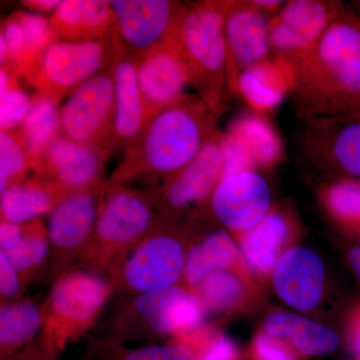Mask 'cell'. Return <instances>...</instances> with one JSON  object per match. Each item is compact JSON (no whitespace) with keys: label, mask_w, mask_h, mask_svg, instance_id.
<instances>
[{"label":"cell","mask_w":360,"mask_h":360,"mask_svg":"<svg viewBox=\"0 0 360 360\" xmlns=\"http://www.w3.org/2000/svg\"><path fill=\"white\" fill-rule=\"evenodd\" d=\"M112 54V32L92 41L52 42L28 84L59 103L108 68Z\"/></svg>","instance_id":"cell-9"},{"label":"cell","mask_w":360,"mask_h":360,"mask_svg":"<svg viewBox=\"0 0 360 360\" xmlns=\"http://www.w3.org/2000/svg\"><path fill=\"white\" fill-rule=\"evenodd\" d=\"M236 243L226 231H215L196 241L187 252L182 281L193 290L212 274L231 270L238 262Z\"/></svg>","instance_id":"cell-26"},{"label":"cell","mask_w":360,"mask_h":360,"mask_svg":"<svg viewBox=\"0 0 360 360\" xmlns=\"http://www.w3.org/2000/svg\"><path fill=\"white\" fill-rule=\"evenodd\" d=\"M137 77L148 120L186 96L191 86L184 59L170 39L139 56Z\"/></svg>","instance_id":"cell-18"},{"label":"cell","mask_w":360,"mask_h":360,"mask_svg":"<svg viewBox=\"0 0 360 360\" xmlns=\"http://www.w3.org/2000/svg\"><path fill=\"white\" fill-rule=\"evenodd\" d=\"M349 6L352 7V11H354L357 15L360 16V0L350 2Z\"/></svg>","instance_id":"cell-44"},{"label":"cell","mask_w":360,"mask_h":360,"mask_svg":"<svg viewBox=\"0 0 360 360\" xmlns=\"http://www.w3.org/2000/svg\"><path fill=\"white\" fill-rule=\"evenodd\" d=\"M115 30L123 44L142 56L169 39L184 4L170 0H112Z\"/></svg>","instance_id":"cell-16"},{"label":"cell","mask_w":360,"mask_h":360,"mask_svg":"<svg viewBox=\"0 0 360 360\" xmlns=\"http://www.w3.org/2000/svg\"><path fill=\"white\" fill-rule=\"evenodd\" d=\"M105 184L68 198L49 214V272L53 283L78 269L96 229Z\"/></svg>","instance_id":"cell-10"},{"label":"cell","mask_w":360,"mask_h":360,"mask_svg":"<svg viewBox=\"0 0 360 360\" xmlns=\"http://www.w3.org/2000/svg\"><path fill=\"white\" fill-rule=\"evenodd\" d=\"M44 324L41 304L30 300L1 303L0 307V357L11 360L20 348L32 342Z\"/></svg>","instance_id":"cell-28"},{"label":"cell","mask_w":360,"mask_h":360,"mask_svg":"<svg viewBox=\"0 0 360 360\" xmlns=\"http://www.w3.org/2000/svg\"><path fill=\"white\" fill-rule=\"evenodd\" d=\"M229 4L231 1L184 4L169 37L184 59L191 86L219 117L231 96L224 30Z\"/></svg>","instance_id":"cell-3"},{"label":"cell","mask_w":360,"mask_h":360,"mask_svg":"<svg viewBox=\"0 0 360 360\" xmlns=\"http://www.w3.org/2000/svg\"><path fill=\"white\" fill-rule=\"evenodd\" d=\"M160 220L146 191L105 184L96 229L78 269L110 278Z\"/></svg>","instance_id":"cell-4"},{"label":"cell","mask_w":360,"mask_h":360,"mask_svg":"<svg viewBox=\"0 0 360 360\" xmlns=\"http://www.w3.org/2000/svg\"><path fill=\"white\" fill-rule=\"evenodd\" d=\"M58 105L49 97L37 94L32 96V108L18 127L30 156L32 172L42 155L61 135Z\"/></svg>","instance_id":"cell-29"},{"label":"cell","mask_w":360,"mask_h":360,"mask_svg":"<svg viewBox=\"0 0 360 360\" xmlns=\"http://www.w3.org/2000/svg\"><path fill=\"white\" fill-rule=\"evenodd\" d=\"M288 92H290V71L276 59L251 66L238 77V94L257 110H274Z\"/></svg>","instance_id":"cell-27"},{"label":"cell","mask_w":360,"mask_h":360,"mask_svg":"<svg viewBox=\"0 0 360 360\" xmlns=\"http://www.w3.org/2000/svg\"><path fill=\"white\" fill-rule=\"evenodd\" d=\"M215 115L198 94H187L144 125L110 179L108 186L143 180L153 184L179 172L219 134Z\"/></svg>","instance_id":"cell-2"},{"label":"cell","mask_w":360,"mask_h":360,"mask_svg":"<svg viewBox=\"0 0 360 360\" xmlns=\"http://www.w3.org/2000/svg\"><path fill=\"white\" fill-rule=\"evenodd\" d=\"M345 4L331 0H291L272 18L271 53L286 68L317 44Z\"/></svg>","instance_id":"cell-12"},{"label":"cell","mask_w":360,"mask_h":360,"mask_svg":"<svg viewBox=\"0 0 360 360\" xmlns=\"http://www.w3.org/2000/svg\"><path fill=\"white\" fill-rule=\"evenodd\" d=\"M300 148L317 167L360 181V120L323 116L303 120Z\"/></svg>","instance_id":"cell-13"},{"label":"cell","mask_w":360,"mask_h":360,"mask_svg":"<svg viewBox=\"0 0 360 360\" xmlns=\"http://www.w3.org/2000/svg\"><path fill=\"white\" fill-rule=\"evenodd\" d=\"M49 231L41 219L0 224V251L13 264L25 286L37 276L49 255Z\"/></svg>","instance_id":"cell-23"},{"label":"cell","mask_w":360,"mask_h":360,"mask_svg":"<svg viewBox=\"0 0 360 360\" xmlns=\"http://www.w3.org/2000/svg\"><path fill=\"white\" fill-rule=\"evenodd\" d=\"M352 117L356 118V120H360V101L359 103L357 104L356 108H355L354 112H352Z\"/></svg>","instance_id":"cell-45"},{"label":"cell","mask_w":360,"mask_h":360,"mask_svg":"<svg viewBox=\"0 0 360 360\" xmlns=\"http://www.w3.org/2000/svg\"><path fill=\"white\" fill-rule=\"evenodd\" d=\"M56 352L49 349L39 338L37 347L30 348L28 354H25L21 360H53Z\"/></svg>","instance_id":"cell-41"},{"label":"cell","mask_w":360,"mask_h":360,"mask_svg":"<svg viewBox=\"0 0 360 360\" xmlns=\"http://www.w3.org/2000/svg\"><path fill=\"white\" fill-rule=\"evenodd\" d=\"M252 350L257 360H297L292 347L266 333H259L255 338Z\"/></svg>","instance_id":"cell-37"},{"label":"cell","mask_w":360,"mask_h":360,"mask_svg":"<svg viewBox=\"0 0 360 360\" xmlns=\"http://www.w3.org/2000/svg\"><path fill=\"white\" fill-rule=\"evenodd\" d=\"M59 0H25L21 4L33 13H51L56 11L60 6Z\"/></svg>","instance_id":"cell-40"},{"label":"cell","mask_w":360,"mask_h":360,"mask_svg":"<svg viewBox=\"0 0 360 360\" xmlns=\"http://www.w3.org/2000/svg\"><path fill=\"white\" fill-rule=\"evenodd\" d=\"M324 205L341 224L360 231V181L340 177L323 189Z\"/></svg>","instance_id":"cell-34"},{"label":"cell","mask_w":360,"mask_h":360,"mask_svg":"<svg viewBox=\"0 0 360 360\" xmlns=\"http://www.w3.org/2000/svg\"><path fill=\"white\" fill-rule=\"evenodd\" d=\"M85 191H80L59 182L33 176L1 194V222L22 224L39 219L40 215L51 214L68 198Z\"/></svg>","instance_id":"cell-21"},{"label":"cell","mask_w":360,"mask_h":360,"mask_svg":"<svg viewBox=\"0 0 360 360\" xmlns=\"http://www.w3.org/2000/svg\"><path fill=\"white\" fill-rule=\"evenodd\" d=\"M274 15L250 1H231L225 18L227 79L231 94L238 92L243 71L270 59L269 25Z\"/></svg>","instance_id":"cell-14"},{"label":"cell","mask_w":360,"mask_h":360,"mask_svg":"<svg viewBox=\"0 0 360 360\" xmlns=\"http://www.w3.org/2000/svg\"><path fill=\"white\" fill-rule=\"evenodd\" d=\"M110 65L75 90L59 108L61 135L108 153L115 117V82Z\"/></svg>","instance_id":"cell-11"},{"label":"cell","mask_w":360,"mask_h":360,"mask_svg":"<svg viewBox=\"0 0 360 360\" xmlns=\"http://www.w3.org/2000/svg\"><path fill=\"white\" fill-rule=\"evenodd\" d=\"M206 311L227 312L238 307L245 295L243 279L231 271L212 274L194 288Z\"/></svg>","instance_id":"cell-31"},{"label":"cell","mask_w":360,"mask_h":360,"mask_svg":"<svg viewBox=\"0 0 360 360\" xmlns=\"http://www.w3.org/2000/svg\"><path fill=\"white\" fill-rule=\"evenodd\" d=\"M20 77L7 68L0 70V129L11 131L25 122L32 105V97L20 86Z\"/></svg>","instance_id":"cell-33"},{"label":"cell","mask_w":360,"mask_h":360,"mask_svg":"<svg viewBox=\"0 0 360 360\" xmlns=\"http://www.w3.org/2000/svg\"><path fill=\"white\" fill-rule=\"evenodd\" d=\"M112 34L110 66L115 82V117L110 143V155L129 148L148 122L137 77L139 56L122 44L115 28Z\"/></svg>","instance_id":"cell-17"},{"label":"cell","mask_w":360,"mask_h":360,"mask_svg":"<svg viewBox=\"0 0 360 360\" xmlns=\"http://www.w3.org/2000/svg\"><path fill=\"white\" fill-rule=\"evenodd\" d=\"M112 293L106 277L82 269L66 272L41 303L44 324L40 340L58 354L96 324Z\"/></svg>","instance_id":"cell-5"},{"label":"cell","mask_w":360,"mask_h":360,"mask_svg":"<svg viewBox=\"0 0 360 360\" xmlns=\"http://www.w3.org/2000/svg\"><path fill=\"white\" fill-rule=\"evenodd\" d=\"M120 360H198V354L188 343L177 342L130 350Z\"/></svg>","instance_id":"cell-35"},{"label":"cell","mask_w":360,"mask_h":360,"mask_svg":"<svg viewBox=\"0 0 360 360\" xmlns=\"http://www.w3.org/2000/svg\"><path fill=\"white\" fill-rule=\"evenodd\" d=\"M349 264L360 281V248H352L349 252Z\"/></svg>","instance_id":"cell-43"},{"label":"cell","mask_w":360,"mask_h":360,"mask_svg":"<svg viewBox=\"0 0 360 360\" xmlns=\"http://www.w3.org/2000/svg\"><path fill=\"white\" fill-rule=\"evenodd\" d=\"M206 310L196 293L174 285L129 297L113 316V336L153 335L184 338L200 330Z\"/></svg>","instance_id":"cell-7"},{"label":"cell","mask_w":360,"mask_h":360,"mask_svg":"<svg viewBox=\"0 0 360 360\" xmlns=\"http://www.w3.org/2000/svg\"><path fill=\"white\" fill-rule=\"evenodd\" d=\"M25 288L18 270L9 262L8 258L0 251V300L1 303L21 300Z\"/></svg>","instance_id":"cell-38"},{"label":"cell","mask_w":360,"mask_h":360,"mask_svg":"<svg viewBox=\"0 0 360 360\" xmlns=\"http://www.w3.org/2000/svg\"><path fill=\"white\" fill-rule=\"evenodd\" d=\"M224 134L214 135L186 167L146 189L160 219L180 222L189 212L210 205L224 174Z\"/></svg>","instance_id":"cell-8"},{"label":"cell","mask_w":360,"mask_h":360,"mask_svg":"<svg viewBox=\"0 0 360 360\" xmlns=\"http://www.w3.org/2000/svg\"><path fill=\"white\" fill-rule=\"evenodd\" d=\"M222 148H224V158L222 179L229 175L245 172V170H255L257 165L250 153L236 137L224 134Z\"/></svg>","instance_id":"cell-36"},{"label":"cell","mask_w":360,"mask_h":360,"mask_svg":"<svg viewBox=\"0 0 360 360\" xmlns=\"http://www.w3.org/2000/svg\"><path fill=\"white\" fill-rule=\"evenodd\" d=\"M220 224L239 234L257 226L271 212V193L257 170H245L220 180L210 200Z\"/></svg>","instance_id":"cell-15"},{"label":"cell","mask_w":360,"mask_h":360,"mask_svg":"<svg viewBox=\"0 0 360 360\" xmlns=\"http://www.w3.org/2000/svg\"><path fill=\"white\" fill-rule=\"evenodd\" d=\"M110 156L106 149L84 146L60 135L33 168V176L90 191L105 184Z\"/></svg>","instance_id":"cell-19"},{"label":"cell","mask_w":360,"mask_h":360,"mask_svg":"<svg viewBox=\"0 0 360 360\" xmlns=\"http://www.w3.org/2000/svg\"><path fill=\"white\" fill-rule=\"evenodd\" d=\"M49 23L56 41H92L110 34L115 15L110 1L63 0Z\"/></svg>","instance_id":"cell-22"},{"label":"cell","mask_w":360,"mask_h":360,"mask_svg":"<svg viewBox=\"0 0 360 360\" xmlns=\"http://www.w3.org/2000/svg\"><path fill=\"white\" fill-rule=\"evenodd\" d=\"M271 274L274 290L290 307L309 311L321 302L326 269L315 251L303 246L284 251Z\"/></svg>","instance_id":"cell-20"},{"label":"cell","mask_w":360,"mask_h":360,"mask_svg":"<svg viewBox=\"0 0 360 360\" xmlns=\"http://www.w3.org/2000/svg\"><path fill=\"white\" fill-rule=\"evenodd\" d=\"M30 156L20 129L0 132V193L30 179Z\"/></svg>","instance_id":"cell-32"},{"label":"cell","mask_w":360,"mask_h":360,"mask_svg":"<svg viewBox=\"0 0 360 360\" xmlns=\"http://www.w3.org/2000/svg\"><path fill=\"white\" fill-rule=\"evenodd\" d=\"M288 70L302 122L352 115L360 101V16L345 4L317 44Z\"/></svg>","instance_id":"cell-1"},{"label":"cell","mask_w":360,"mask_h":360,"mask_svg":"<svg viewBox=\"0 0 360 360\" xmlns=\"http://www.w3.org/2000/svg\"><path fill=\"white\" fill-rule=\"evenodd\" d=\"M227 134L236 139L250 153L257 167L276 165L283 156V146L271 124L262 115L246 113L234 120Z\"/></svg>","instance_id":"cell-30"},{"label":"cell","mask_w":360,"mask_h":360,"mask_svg":"<svg viewBox=\"0 0 360 360\" xmlns=\"http://www.w3.org/2000/svg\"><path fill=\"white\" fill-rule=\"evenodd\" d=\"M350 342L355 356L360 360V307L355 311L350 323Z\"/></svg>","instance_id":"cell-42"},{"label":"cell","mask_w":360,"mask_h":360,"mask_svg":"<svg viewBox=\"0 0 360 360\" xmlns=\"http://www.w3.org/2000/svg\"><path fill=\"white\" fill-rule=\"evenodd\" d=\"M264 330L305 356L328 355L340 345V338L335 330L292 312L270 314L265 319Z\"/></svg>","instance_id":"cell-24"},{"label":"cell","mask_w":360,"mask_h":360,"mask_svg":"<svg viewBox=\"0 0 360 360\" xmlns=\"http://www.w3.org/2000/svg\"><path fill=\"white\" fill-rule=\"evenodd\" d=\"M186 227L160 219L110 277L113 293L134 296L179 285L187 252Z\"/></svg>","instance_id":"cell-6"},{"label":"cell","mask_w":360,"mask_h":360,"mask_svg":"<svg viewBox=\"0 0 360 360\" xmlns=\"http://www.w3.org/2000/svg\"><path fill=\"white\" fill-rule=\"evenodd\" d=\"M202 349L198 354V360H238V347L231 338L221 333L206 335Z\"/></svg>","instance_id":"cell-39"},{"label":"cell","mask_w":360,"mask_h":360,"mask_svg":"<svg viewBox=\"0 0 360 360\" xmlns=\"http://www.w3.org/2000/svg\"><path fill=\"white\" fill-rule=\"evenodd\" d=\"M240 236V250L246 264L255 271L269 274L283 255L290 222L284 213L271 210L257 226Z\"/></svg>","instance_id":"cell-25"}]
</instances>
